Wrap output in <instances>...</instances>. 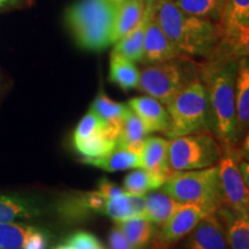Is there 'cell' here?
<instances>
[{"mask_svg":"<svg viewBox=\"0 0 249 249\" xmlns=\"http://www.w3.org/2000/svg\"><path fill=\"white\" fill-rule=\"evenodd\" d=\"M238 59L217 57L198 67L209 98L213 134L222 149L240 144L236 129L235 83Z\"/></svg>","mask_w":249,"mask_h":249,"instance_id":"1","label":"cell"},{"mask_svg":"<svg viewBox=\"0 0 249 249\" xmlns=\"http://www.w3.org/2000/svg\"><path fill=\"white\" fill-rule=\"evenodd\" d=\"M154 14L161 29L183 57L213 59L219 38L216 23L183 13L173 0H157Z\"/></svg>","mask_w":249,"mask_h":249,"instance_id":"2","label":"cell"},{"mask_svg":"<svg viewBox=\"0 0 249 249\" xmlns=\"http://www.w3.org/2000/svg\"><path fill=\"white\" fill-rule=\"evenodd\" d=\"M117 8L108 0H80L67 8L65 21L76 44L88 51L110 46Z\"/></svg>","mask_w":249,"mask_h":249,"instance_id":"3","label":"cell"},{"mask_svg":"<svg viewBox=\"0 0 249 249\" xmlns=\"http://www.w3.org/2000/svg\"><path fill=\"white\" fill-rule=\"evenodd\" d=\"M170 126L164 134L170 139L187 134L213 133V120L207 88L197 74L166 105Z\"/></svg>","mask_w":249,"mask_h":249,"instance_id":"4","label":"cell"},{"mask_svg":"<svg viewBox=\"0 0 249 249\" xmlns=\"http://www.w3.org/2000/svg\"><path fill=\"white\" fill-rule=\"evenodd\" d=\"M161 189L180 204H200L211 213L220 207L217 165L201 170L172 171Z\"/></svg>","mask_w":249,"mask_h":249,"instance_id":"5","label":"cell"},{"mask_svg":"<svg viewBox=\"0 0 249 249\" xmlns=\"http://www.w3.org/2000/svg\"><path fill=\"white\" fill-rule=\"evenodd\" d=\"M186 58L147 65L140 71L138 89L167 105L197 74Z\"/></svg>","mask_w":249,"mask_h":249,"instance_id":"6","label":"cell"},{"mask_svg":"<svg viewBox=\"0 0 249 249\" xmlns=\"http://www.w3.org/2000/svg\"><path fill=\"white\" fill-rule=\"evenodd\" d=\"M223 155L220 143L211 132H198L171 139L169 165L172 171L201 170L214 166Z\"/></svg>","mask_w":249,"mask_h":249,"instance_id":"7","label":"cell"},{"mask_svg":"<svg viewBox=\"0 0 249 249\" xmlns=\"http://www.w3.org/2000/svg\"><path fill=\"white\" fill-rule=\"evenodd\" d=\"M240 155H248V136L240 144L223 149L218 166L220 207L238 213H249L248 182L239 167Z\"/></svg>","mask_w":249,"mask_h":249,"instance_id":"8","label":"cell"},{"mask_svg":"<svg viewBox=\"0 0 249 249\" xmlns=\"http://www.w3.org/2000/svg\"><path fill=\"white\" fill-rule=\"evenodd\" d=\"M216 26L219 44L213 58L239 59L247 57L249 49V0H226L223 15Z\"/></svg>","mask_w":249,"mask_h":249,"instance_id":"9","label":"cell"},{"mask_svg":"<svg viewBox=\"0 0 249 249\" xmlns=\"http://www.w3.org/2000/svg\"><path fill=\"white\" fill-rule=\"evenodd\" d=\"M209 213H213L200 204H180L169 220L157 230L151 249H172Z\"/></svg>","mask_w":249,"mask_h":249,"instance_id":"10","label":"cell"},{"mask_svg":"<svg viewBox=\"0 0 249 249\" xmlns=\"http://www.w3.org/2000/svg\"><path fill=\"white\" fill-rule=\"evenodd\" d=\"M182 240L179 249H230L223 224L216 213L202 218Z\"/></svg>","mask_w":249,"mask_h":249,"instance_id":"11","label":"cell"},{"mask_svg":"<svg viewBox=\"0 0 249 249\" xmlns=\"http://www.w3.org/2000/svg\"><path fill=\"white\" fill-rule=\"evenodd\" d=\"M107 198L98 191L80 192L64 196L57 205L59 216L70 222H77L104 211Z\"/></svg>","mask_w":249,"mask_h":249,"instance_id":"12","label":"cell"},{"mask_svg":"<svg viewBox=\"0 0 249 249\" xmlns=\"http://www.w3.org/2000/svg\"><path fill=\"white\" fill-rule=\"evenodd\" d=\"M183 55L177 50L176 46L161 29L160 23L156 20L155 14L149 21L143 40V54L141 62L145 65L174 60L182 58Z\"/></svg>","mask_w":249,"mask_h":249,"instance_id":"13","label":"cell"},{"mask_svg":"<svg viewBox=\"0 0 249 249\" xmlns=\"http://www.w3.org/2000/svg\"><path fill=\"white\" fill-rule=\"evenodd\" d=\"M128 107L138 116L150 133H165L170 126V117L166 107L150 96L130 98Z\"/></svg>","mask_w":249,"mask_h":249,"instance_id":"14","label":"cell"},{"mask_svg":"<svg viewBox=\"0 0 249 249\" xmlns=\"http://www.w3.org/2000/svg\"><path fill=\"white\" fill-rule=\"evenodd\" d=\"M44 213L42 202L30 196L0 195V224L14 223L21 219H34Z\"/></svg>","mask_w":249,"mask_h":249,"instance_id":"15","label":"cell"},{"mask_svg":"<svg viewBox=\"0 0 249 249\" xmlns=\"http://www.w3.org/2000/svg\"><path fill=\"white\" fill-rule=\"evenodd\" d=\"M90 110L95 112L103 121L104 127L103 130L111 136L112 139L118 140L119 136L121 124L130 108L123 103L116 102L111 99L107 95L101 91L93 99Z\"/></svg>","mask_w":249,"mask_h":249,"instance_id":"16","label":"cell"},{"mask_svg":"<svg viewBox=\"0 0 249 249\" xmlns=\"http://www.w3.org/2000/svg\"><path fill=\"white\" fill-rule=\"evenodd\" d=\"M235 117L236 129L240 142L248 136L249 126V65L247 57L238 62L235 83Z\"/></svg>","mask_w":249,"mask_h":249,"instance_id":"17","label":"cell"},{"mask_svg":"<svg viewBox=\"0 0 249 249\" xmlns=\"http://www.w3.org/2000/svg\"><path fill=\"white\" fill-rule=\"evenodd\" d=\"M223 224L230 249H249V214L219 207L214 211Z\"/></svg>","mask_w":249,"mask_h":249,"instance_id":"18","label":"cell"},{"mask_svg":"<svg viewBox=\"0 0 249 249\" xmlns=\"http://www.w3.org/2000/svg\"><path fill=\"white\" fill-rule=\"evenodd\" d=\"M141 160L142 169L169 178L172 173L169 165V141L160 136L145 139Z\"/></svg>","mask_w":249,"mask_h":249,"instance_id":"19","label":"cell"},{"mask_svg":"<svg viewBox=\"0 0 249 249\" xmlns=\"http://www.w3.org/2000/svg\"><path fill=\"white\" fill-rule=\"evenodd\" d=\"M145 8L147 4L144 0H124L120 5H118L112 29V44L126 36L138 26L144 15Z\"/></svg>","mask_w":249,"mask_h":249,"instance_id":"20","label":"cell"},{"mask_svg":"<svg viewBox=\"0 0 249 249\" xmlns=\"http://www.w3.org/2000/svg\"><path fill=\"white\" fill-rule=\"evenodd\" d=\"M81 163L91 165L107 172H117L128 169H142L141 157L124 148H116L99 157H82Z\"/></svg>","mask_w":249,"mask_h":249,"instance_id":"21","label":"cell"},{"mask_svg":"<svg viewBox=\"0 0 249 249\" xmlns=\"http://www.w3.org/2000/svg\"><path fill=\"white\" fill-rule=\"evenodd\" d=\"M154 14V5L148 6L145 8L144 15L142 20L132 31H129L126 36L114 43L113 51L124 57L128 58L132 61H141L143 54V40H144L145 30L148 23Z\"/></svg>","mask_w":249,"mask_h":249,"instance_id":"22","label":"cell"},{"mask_svg":"<svg viewBox=\"0 0 249 249\" xmlns=\"http://www.w3.org/2000/svg\"><path fill=\"white\" fill-rule=\"evenodd\" d=\"M116 226L123 232L134 249H145L150 245L158 227L144 217H133L116 222Z\"/></svg>","mask_w":249,"mask_h":249,"instance_id":"23","label":"cell"},{"mask_svg":"<svg viewBox=\"0 0 249 249\" xmlns=\"http://www.w3.org/2000/svg\"><path fill=\"white\" fill-rule=\"evenodd\" d=\"M140 71L134 61L112 51L110 57V75L108 80L119 86L124 91L138 88Z\"/></svg>","mask_w":249,"mask_h":249,"instance_id":"24","label":"cell"},{"mask_svg":"<svg viewBox=\"0 0 249 249\" xmlns=\"http://www.w3.org/2000/svg\"><path fill=\"white\" fill-rule=\"evenodd\" d=\"M145 216L148 220L154 223L160 229L169 220L174 211L180 207V203L174 201L164 192H152L145 196Z\"/></svg>","mask_w":249,"mask_h":249,"instance_id":"25","label":"cell"},{"mask_svg":"<svg viewBox=\"0 0 249 249\" xmlns=\"http://www.w3.org/2000/svg\"><path fill=\"white\" fill-rule=\"evenodd\" d=\"M183 13L217 23L222 18L226 0H173Z\"/></svg>","mask_w":249,"mask_h":249,"instance_id":"26","label":"cell"},{"mask_svg":"<svg viewBox=\"0 0 249 249\" xmlns=\"http://www.w3.org/2000/svg\"><path fill=\"white\" fill-rule=\"evenodd\" d=\"M167 178L151 173L144 169H139L127 174L124 180V192L129 194L144 195L150 191L160 188Z\"/></svg>","mask_w":249,"mask_h":249,"instance_id":"27","label":"cell"},{"mask_svg":"<svg viewBox=\"0 0 249 249\" xmlns=\"http://www.w3.org/2000/svg\"><path fill=\"white\" fill-rule=\"evenodd\" d=\"M75 150L83 157H99L111 152L117 148V140L108 136L104 130L81 141L73 142Z\"/></svg>","mask_w":249,"mask_h":249,"instance_id":"28","label":"cell"},{"mask_svg":"<svg viewBox=\"0 0 249 249\" xmlns=\"http://www.w3.org/2000/svg\"><path fill=\"white\" fill-rule=\"evenodd\" d=\"M148 135L149 132L144 124L130 110L121 124L120 133L117 140V148H124L130 143L143 141Z\"/></svg>","mask_w":249,"mask_h":249,"instance_id":"29","label":"cell"},{"mask_svg":"<svg viewBox=\"0 0 249 249\" xmlns=\"http://www.w3.org/2000/svg\"><path fill=\"white\" fill-rule=\"evenodd\" d=\"M36 227L18 223L0 224V249H22Z\"/></svg>","mask_w":249,"mask_h":249,"instance_id":"30","label":"cell"},{"mask_svg":"<svg viewBox=\"0 0 249 249\" xmlns=\"http://www.w3.org/2000/svg\"><path fill=\"white\" fill-rule=\"evenodd\" d=\"M103 214L112 218L114 222H121V220L133 218L127 193L107 200Z\"/></svg>","mask_w":249,"mask_h":249,"instance_id":"31","label":"cell"},{"mask_svg":"<svg viewBox=\"0 0 249 249\" xmlns=\"http://www.w3.org/2000/svg\"><path fill=\"white\" fill-rule=\"evenodd\" d=\"M104 127L103 121L99 119V117L95 112L89 110L87 113L83 116L82 119L80 120V123L77 124L75 130L73 134V142L81 141V140H85L90 136L95 135L96 133L101 132Z\"/></svg>","mask_w":249,"mask_h":249,"instance_id":"32","label":"cell"},{"mask_svg":"<svg viewBox=\"0 0 249 249\" xmlns=\"http://www.w3.org/2000/svg\"><path fill=\"white\" fill-rule=\"evenodd\" d=\"M67 242L75 249H105L95 235L85 231H79L71 234Z\"/></svg>","mask_w":249,"mask_h":249,"instance_id":"33","label":"cell"},{"mask_svg":"<svg viewBox=\"0 0 249 249\" xmlns=\"http://www.w3.org/2000/svg\"><path fill=\"white\" fill-rule=\"evenodd\" d=\"M49 241L50 238L48 232L35 229L27 238L22 249H48Z\"/></svg>","mask_w":249,"mask_h":249,"instance_id":"34","label":"cell"},{"mask_svg":"<svg viewBox=\"0 0 249 249\" xmlns=\"http://www.w3.org/2000/svg\"><path fill=\"white\" fill-rule=\"evenodd\" d=\"M97 191L104 196L107 200L112 197H116V196L124 194V189L121 188L120 186H118L117 183L112 182L111 180L107 178H101L97 182Z\"/></svg>","mask_w":249,"mask_h":249,"instance_id":"35","label":"cell"},{"mask_svg":"<svg viewBox=\"0 0 249 249\" xmlns=\"http://www.w3.org/2000/svg\"><path fill=\"white\" fill-rule=\"evenodd\" d=\"M108 246H110V249H134L126 236L116 225L112 227L108 234Z\"/></svg>","mask_w":249,"mask_h":249,"instance_id":"36","label":"cell"},{"mask_svg":"<svg viewBox=\"0 0 249 249\" xmlns=\"http://www.w3.org/2000/svg\"><path fill=\"white\" fill-rule=\"evenodd\" d=\"M127 196H128L132 216L144 217L145 207H147V204H145V196L140 194H129V193H127Z\"/></svg>","mask_w":249,"mask_h":249,"instance_id":"37","label":"cell"},{"mask_svg":"<svg viewBox=\"0 0 249 249\" xmlns=\"http://www.w3.org/2000/svg\"><path fill=\"white\" fill-rule=\"evenodd\" d=\"M24 1H27V0H0V11L17 7V6L23 4Z\"/></svg>","mask_w":249,"mask_h":249,"instance_id":"38","label":"cell"},{"mask_svg":"<svg viewBox=\"0 0 249 249\" xmlns=\"http://www.w3.org/2000/svg\"><path fill=\"white\" fill-rule=\"evenodd\" d=\"M54 249H75V248H74L73 246H71V245L68 244V242H66V244L58 246V247H57V248H54Z\"/></svg>","mask_w":249,"mask_h":249,"instance_id":"39","label":"cell"},{"mask_svg":"<svg viewBox=\"0 0 249 249\" xmlns=\"http://www.w3.org/2000/svg\"><path fill=\"white\" fill-rule=\"evenodd\" d=\"M108 1H111L112 4H114V5H120L124 0H108Z\"/></svg>","mask_w":249,"mask_h":249,"instance_id":"40","label":"cell"},{"mask_svg":"<svg viewBox=\"0 0 249 249\" xmlns=\"http://www.w3.org/2000/svg\"><path fill=\"white\" fill-rule=\"evenodd\" d=\"M145 1V4H147L148 6H151V5H154L156 1H157V0H144Z\"/></svg>","mask_w":249,"mask_h":249,"instance_id":"41","label":"cell"}]
</instances>
